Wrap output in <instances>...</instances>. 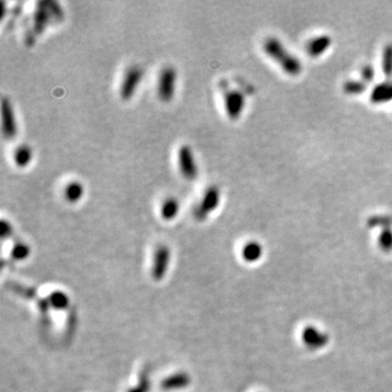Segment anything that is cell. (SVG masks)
<instances>
[{"mask_svg": "<svg viewBox=\"0 0 392 392\" xmlns=\"http://www.w3.org/2000/svg\"><path fill=\"white\" fill-rule=\"evenodd\" d=\"M266 54L272 58L282 70L289 75H299L302 71V63L297 57H294L290 51H287L284 46L277 38L269 37L264 43Z\"/></svg>", "mask_w": 392, "mask_h": 392, "instance_id": "obj_1", "label": "cell"}, {"mask_svg": "<svg viewBox=\"0 0 392 392\" xmlns=\"http://www.w3.org/2000/svg\"><path fill=\"white\" fill-rule=\"evenodd\" d=\"M178 72L172 65H166L160 71L157 83V96L162 103L171 102L176 91Z\"/></svg>", "mask_w": 392, "mask_h": 392, "instance_id": "obj_2", "label": "cell"}, {"mask_svg": "<svg viewBox=\"0 0 392 392\" xmlns=\"http://www.w3.org/2000/svg\"><path fill=\"white\" fill-rule=\"evenodd\" d=\"M144 78V70L139 65H131L126 71L119 87V96L122 101L129 102L134 97Z\"/></svg>", "mask_w": 392, "mask_h": 392, "instance_id": "obj_3", "label": "cell"}, {"mask_svg": "<svg viewBox=\"0 0 392 392\" xmlns=\"http://www.w3.org/2000/svg\"><path fill=\"white\" fill-rule=\"evenodd\" d=\"M221 194L219 188L212 185L205 189L200 203L195 208L194 216L199 221H204L211 214H213L220 204Z\"/></svg>", "mask_w": 392, "mask_h": 392, "instance_id": "obj_4", "label": "cell"}, {"mask_svg": "<svg viewBox=\"0 0 392 392\" xmlns=\"http://www.w3.org/2000/svg\"><path fill=\"white\" fill-rule=\"evenodd\" d=\"M178 167L181 175L187 181H194L199 176V167L191 146L183 144L178 150Z\"/></svg>", "mask_w": 392, "mask_h": 392, "instance_id": "obj_5", "label": "cell"}, {"mask_svg": "<svg viewBox=\"0 0 392 392\" xmlns=\"http://www.w3.org/2000/svg\"><path fill=\"white\" fill-rule=\"evenodd\" d=\"M226 114L231 120H238L245 107V97L238 89H228L224 94Z\"/></svg>", "mask_w": 392, "mask_h": 392, "instance_id": "obj_6", "label": "cell"}, {"mask_svg": "<svg viewBox=\"0 0 392 392\" xmlns=\"http://www.w3.org/2000/svg\"><path fill=\"white\" fill-rule=\"evenodd\" d=\"M2 129L4 136L8 141L15 139L18 134L15 110L8 97H3L2 100Z\"/></svg>", "mask_w": 392, "mask_h": 392, "instance_id": "obj_7", "label": "cell"}, {"mask_svg": "<svg viewBox=\"0 0 392 392\" xmlns=\"http://www.w3.org/2000/svg\"><path fill=\"white\" fill-rule=\"evenodd\" d=\"M170 256L171 253L167 245H160L156 248L152 266V277L155 281H161L166 276L170 264Z\"/></svg>", "mask_w": 392, "mask_h": 392, "instance_id": "obj_8", "label": "cell"}, {"mask_svg": "<svg viewBox=\"0 0 392 392\" xmlns=\"http://www.w3.org/2000/svg\"><path fill=\"white\" fill-rule=\"evenodd\" d=\"M189 382H191V377L185 374V372H178V374L171 375L163 379L161 381V388L167 391L180 390L186 388Z\"/></svg>", "mask_w": 392, "mask_h": 392, "instance_id": "obj_9", "label": "cell"}, {"mask_svg": "<svg viewBox=\"0 0 392 392\" xmlns=\"http://www.w3.org/2000/svg\"><path fill=\"white\" fill-rule=\"evenodd\" d=\"M85 194V187L80 181H70L63 188V198L70 204H76Z\"/></svg>", "mask_w": 392, "mask_h": 392, "instance_id": "obj_10", "label": "cell"}, {"mask_svg": "<svg viewBox=\"0 0 392 392\" xmlns=\"http://www.w3.org/2000/svg\"><path fill=\"white\" fill-rule=\"evenodd\" d=\"M47 4H42V7L37 8L36 12L34 13V32L36 34H41L47 28L48 23L50 22V11L48 8Z\"/></svg>", "mask_w": 392, "mask_h": 392, "instance_id": "obj_11", "label": "cell"}, {"mask_svg": "<svg viewBox=\"0 0 392 392\" xmlns=\"http://www.w3.org/2000/svg\"><path fill=\"white\" fill-rule=\"evenodd\" d=\"M180 213V203L174 198H167L160 206V216L165 221H172Z\"/></svg>", "mask_w": 392, "mask_h": 392, "instance_id": "obj_12", "label": "cell"}, {"mask_svg": "<svg viewBox=\"0 0 392 392\" xmlns=\"http://www.w3.org/2000/svg\"><path fill=\"white\" fill-rule=\"evenodd\" d=\"M370 100L372 103L380 104L392 100V82L387 81L378 84L372 89L370 94Z\"/></svg>", "mask_w": 392, "mask_h": 392, "instance_id": "obj_13", "label": "cell"}, {"mask_svg": "<svg viewBox=\"0 0 392 392\" xmlns=\"http://www.w3.org/2000/svg\"><path fill=\"white\" fill-rule=\"evenodd\" d=\"M331 45V38L328 35H322L316 38H313L307 44V51L312 57H318L329 48Z\"/></svg>", "mask_w": 392, "mask_h": 392, "instance_id": "obj_14", "label": "cell"}, {"mask_svg": "<svg viewBox=\"0 0 392 392\" xmlns=\"http://www.w3.org/2000/svg\"><path fill=\"white\" fill-rule=\"evenodd\" d=\"M33 149L29 145H20L13 152V161L19 168H26L33 160Z\"/></svg>", "mask_w": 392, "mask_h": 392, "instance_id": "obj_15", "label": "cell"}, {"mask_svg": "<svg viewBox=\"0 0 392 392\" xmlns=\"http://www.w3.org/2000/svg\"><path fill=\"white\" fill-rule=\"evenodd\" d=\"M47 303L50 307L55 310H65L69 306L70 300L67 294L62 291H54L49 294V298L47 299Z\"/></svg>", "mask_w": 392, "mask_h": 392, "instance_id": "obj_16", "label": "cell"}, {"mask_svg": "<svg viewBox=\"0 0 392 392\" xmlns=\"http://www.w3.org/2000/svg\"><path fill=\"white\" fill-rule=\"evenodd\" d=\"M30 254L31 248L24 242H17L11 250V257L18 261L26 259L30 256Z\"/></svg>", "mask_w": 392, "mask_h": 392, "instance_id": "obj_17", "label": "cell"}, {"mask_svg": "<svg viewBox=\"0 0 392 392\" xmlns=\"http://www.w3.org/2000/svg\"><path fill=\"white\" fill-rule=\"evenodd\" d=\"M382 71L387 76L392 75V45H388L383 50Z\"/></svg>", "mask_w": 392, "mask_h": 392, "instance_id": "obj_18", "label": "cell"}, {"mask_svg": "<svg viewBox=\"0 0 392 392\" xmlns=\"http://www.w3.org/2000/svg\"><path fill=\"white\" fill-rule=\"evenodd\" d=\"M242 253H243V257L246 260H254L260 255V247L255 242H250L243 247Z\"/></svg>", "mask_w": 392, "mask_h": 392, "instance_id": "obj_19", "label": "cell"}, {"mask_svg": "<svg viewBox=\"0 0 392 392\" xmlns=\"http://www.w3.org/2000/svg\"><path fill=\"white\" fill-rule=\"evenodd\" d=\"M149 388H150L149 374L147 371H143L141 374L139 384H137L136 387L130 389L128 392H147L149 391Z\"/></svg>", "mask_w": 392, "mask_h": 392, "instance_id": "obj_20", "label": "cell"}, {"mask_svg": "<svg viewBox=\"0 0 392 392\" xmlns=\"http://www.w3.org/2000/svg\"><path fill=\"white\" fill-rule=\"evenodd\" d=\"M364 88H365L364 84L358 81H350V82H346L344 85L345 91L350 94H358L361 93V91H363Z\"/></svg>", "mask_w": 392, "mask_h": 392, "instance_id": "obj_21", "label": "cell"}, {"mask_svg": "<svg viewBox=\"0 0 392 392\" xmlns=\"http://www.w3.org/2000/svg\"><path fill=\"white\" fill-rule=\"evenodd\" d=\"M12 227L10 225V222L7 221L6 219L2 220V230H0V235H2L3 239H7L11 237L12 234Z\"/></svg>", "mask_w": 392, "mask_h": 392, "instance_id": "obj_22", "label": "cell"}, {"mask_svg": "<svg viewBox=\"0 0 392 392\" xmlns=\"http://www.w3.org/2000/svg\"><path fill=\"white\" fill-rule=\"evenodd\" d=\"M372 75H374V71H372L370 67H367L363 70V78H365V80L370 81Z\"/></svg>", "mask_w": 392, "mask_h": 392, "instance_id": "obj_23", "label": "cell"}]
</instances>
